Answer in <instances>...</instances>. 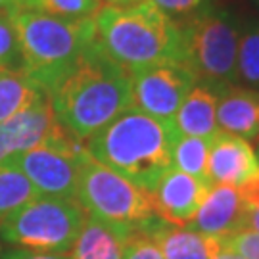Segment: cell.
Masks as SVG:
<instances>
[{
    "label": "cell",
    "instance_id": "1",
    "mask_svg": "<svg viewBox=\"0 0 259 259\" xmlns=\"http://www.w3.org/2000/svg\"><path fill=\"white\" fill-rule=\"evenodd\" d=\"M48 96L58 125L79 142L133 108L129 71L104 52L98 38Z\"/></svg>",
    "mask_w": 259,
    "mask_h": 259
},
{
    "label": "cell",
    "instance_id": "2",
    "mask_svg": "<svg viewBox=\"0 0 259 259\" xmlns=\"http://www.w3.org/2000/svg\"><path fill=\"white\" fill-rule=\"evenodd\" d=\"M175 139L173 125L129 108L93 135L84 146L98 163L150 192L171 169Z\"/></svg>",
    "mask_w": 259,
    "mask_h": 259
},
{
    "label": "cell",
    "instance_id": "3",
    "mask_svg": "<svg viewBox=\"0 0 259 259\" xmlns=\"http://www.w3.org/2000/svg\"><path fill=\"white\" fill-rule=\"evenodd\" d=\"M93 19L98 45L129 73L157 64H183L181 25L148 0L129 8L102 6Z\"/></svg>",
    "mask_w": 259,
    "mask_h": 259
},
{
    "label": "cell",
    "instance_id": "4",
    "mask_svg": "<svg viewBox=\"0 0 259 259\" xmlns=\"http://www.w3.org/2000/svg\"><path fill=\"white\" fill-rule=\"evenodd\" d=\"M29 79L50 94L96 40L94 19H65L38 12L8 10Z\"/></svg>",
    "mask_w": 259,
    "mask_h": 259
},
{
    "label": "cell",
    "instance_id": "5",
    "mask_svg": "<svg viewBox=\"0 0 259 259\" xmlns=\"http://www.w3.org/2000/svg\"><path fill=\"white\" fill-rule=\"evenodd\" d=\"M240 29L229 10L215 4L181 25L183 64L213 93L238 83Z\"/></svg>",
    "mask_w": 259,
    "mask_h": 259
},
{
    "label": "cell",
    "instance_id": "6",
    "mask_svg": "<svg viewBox=\"0 0 259 259\" xmlns=\"http://www.w3.org/2000/svg\"><path fill=\"white\" fill-rule=\"evenodd\" d=\"M75 200L87 215L127 232L131 238L148 234L159 219L152 209L148 190L133 185L91 156L81 167Z\"/></svg>",
    "mask_w": 259,
    "mask_h": 259
},
{
    "label": "cell",
    "instance_id": "7",
    "mask_svg": "<svg viewBox=\"0 0 259 259\" xmlns=\"http://www.w3.org/2000/svg\"><path fill=\"white\" fill-rule=\"evenodd\" d=\"M87 213L77 200L37 196L0 223V238L25 250L67 253Z\"/></svg>",
    "mask_w": 259,
    "mask_h": 259
},
{
    "label": "cell",
    "instance_id": "8",
    "mask_svg": "<svg viewBox=\"0 0 259 259\" xmlns=\"http://www.w3.org/2000/svg\"><path fill=\"white\" fill-rule=\"evenodd\" d=\"M87 157L89 152L84 142L73 139L56 123L42 144L16 156L6 165L19 169L35 186L38 196L75 200L79 173Z\"/></svg>",
    "mask_w": 259,
    "mask_h": 259
},
{
    "label": "cell",
    "instance_id": "9",
    "mask_svg": "<svg viewBox=\"0 0 259 259\" xmlns=\"http://www.w3.org/2000/svg\"><path fill=\"white\" fill-rule=\"evenodd\" d=\"M129 75L133 108L167 125H173L181 104L198 84L196 75L179 62L150 65Z\"/></svg>",
    "mask_w": 259,
    "mask_h": 259
},
{
    "label": "cell",
    "instance_id": "10",
    "mask_svg": "<svg viewBox=\"0 0 259 259\" xmlns=\"http://www.w3.org/2000/svg\"><path fill=\"white\" fill-rule=\"evenodd\" d=\"M209 188L211 183L186 175L171 167L161 175V179L148 194L152 209L159 219L177 227H185L186 223L192 221L196 211L200 209Z\"/></svg>",
    "mask_w": 259,
    "mask_h": 259
},
{
    "label": "cell",
    "instance_id": "11",
    "mask_svg": "<svg viewBox=\"0 0 259 259\" xmlns=\"http://www.w3.org/2000/svg\"><path fill=\"white\" fill-rule=\"evenodd\" d=\"M56 123L48 94H42L18 115L0 123V165H6L10 159L42 144L54 131Z\"/></svg>",
    "mask_w": 259,
    "mask_h": 259
},
{
    "label": "cell",
    "instance_id": "12",
    "mask_svg": "<svg viewBox=\"0 0 259 259\" xmlns=\"http://www.w3.org/2000/svg\"><path fill=\"white\" fill-rule=\"evenodd\" d=\"M259 173V157L248 140L217 131L209 139L207 179L211 185L240 186Z\"/></svg>",
    "mask_w": 259,
    "mask_h": 259
},
{
    "label": "cell",
    "instance_id": "13",
    "mask_svg": "<svg viewBox=\"0 0 259 259\" xmlns=\"http://www.w3.org/2000/svg\"><path fill=\"white\" fill-rule=\"evenodd\" d=\"M246 215L248 207L238 192V186L211 185L200 209L185 227L215 238H227L244 231Z\"/></svg>",
    "mask_w": 259,
    "mask_h": 259
},
{
    "label": "cell",
    "instance_id": "14",
    "mask_svg": "<svg viewBox=\"0 0 259 259\" xmlns=\"http://www.w3.org/2000/svg\"><path fill=\"white\" fill-rule=\"evenodd\" d=\"M146 236L154 240L163 259H217L225 251L223 238L177 227L163 219H157Z\"/></svg>",
    "mask_w": 259,
    "mask_h": 259
},
{
    "label": "cell",
    "instance_id": "15",
    "mask_svg": "<svg viewBox=\"0 0 259 259\" xmlns=\"http://www.w3.org/2000/svg\"><path fill=\"white\" fill-rule=\"evenodd\" d=\"M219 131L244 140H259V91L231 84L217 93Z\"/></svg>",
    "mask_w": 259,
    "mask_h": 259
},
{
    "label": "cell",
    "instance_id": "16",
    "mask_svg": "<svg viewBox=\"0 0 259 259\" xmlns=\"http://www.w3.org/2000/svg\"><path fill=\"white\" fill-rule=\"evenodd\" d=\"M173 129L177 135L211 139L219 131L217 125V93L209 87L198 83L190 94L181 104L173 119Z\"/></svg>",
    "mask_w": 259,
    "mask_h": 259
},
{
    "label": "cell",
    "instance_id": "17",
    "mask_svg": "<svg viewBox=\"0 0 259 259\" xmlns=\"http://www.w3.org/2000/svg\"><path fill=\"white\" fill-rule=\"evenodd\" d=\"M131 236L108 223L87 215L73 246V259H123Z\"/></svg>",
    "mask_w": 259,
    "mask_h": 259
},
{
    "label": "cell",
    "instance_id": "18",
    "mask_svg": "<svg viewBox=\"0 0 259 259\" xmlns=\"http://www.w3.org/2000/svg\"><path fill=\"white\" fill-rule=\"evenodd\" d=\"M42 94L47 93L25 73H0V123L18 115Z\"/></svg>",
    "mask_w": 259,
    "mask_h": 259
},
{
    "label": "cell",
    "instance_id": "19",
    "mask_svg": "<svg viewBox=\"0 0 259 259\" xmlns=\"http://www.w3.org/2000/svg\"><path fill=\"white\" fill-rule=\"evenodd\" d=\"M207 156H209V140L200 137L177 135L173 142L171 167L183 171L186 175L198 177L209 183L207 179Z\"/></svg>",
    "mask_w": 259,
    "mask_h": 259
},
{
    "label": "cell",
    "instance_id": "20",
    "mask_svg": "<svg viewBox=\"0 0 259 259\" xmlns=\"http://www.w3.org/2000/svg\"><path fill=\"white\" fill-rule=\"evenodd\" d=\"M102 6V0H14L12 10L38 12L65 19H93Z\"/></svg>",
    "mask_w": 259,
    "mask_h": 259
},
{
    "label": "cell",
    "instance_id": "21",
    "mask_svg": "<svg viewBox=\"0 0 259 259\" xmlns=\"http://www.w3.org/2000/svg\"><path fill=\"white\" fill-rule=\"evenodd\" d=\"M37 196L35 186L19 169L14 165H0V223Z\"/></svg>",
    "mask_w": 259,
    "mask_h": 259
},
{
    "label": "cell",
    "instance_id": "22",
    "mask_svg": "<svg viewBox=\"0 0 259 259\" xmlns=\"http://www.w3.org/2000/svg\"><path fill=\"white\" fill-rule=\"evenodd\" d=\"M238 81L248 89L259 91V19L248 21L240 29Z\"/></svg>",
    "mask_w": 259,
    "mask_h": 259
},
{
    "label": "cell",
    "instance_id": "23",
    "mask_svg": "<svg viewBox=\"0 0 259 259\" xmlns=\"http://www.w3.org/2000/svg\"><path fill=\"white\" fill-rule=\"evenodd\" d=\"M4 71H14V73L25 71L18 35L8 12H0V73Z\"/></svg>",
    "mask_w": 259,
    "mask_h": 259
},
{
    "label": "cell",
    "instance_id": "24",
    "mask_svg": "<svg viewBox=\"0 0 259 259\" xmlns=\"http://www.w3.org/2000/svg\"><path fill=\"white\" fill-rule=\"evenodd\" d=\"M159 12H163L167 18L175 23L183 25L188 19L196 18L205 10L213 6V0H148Z\"/></svg>",
    "mask_w": 259,
    "mask_h": 259
},
{
    "label": "cell",
    "instance_id": "25",
    "mask_svg": "<svg viewBox=\"0 0 259 259\" xmlns=\"http://www.w3.org/2000/svg\"><path fill=\"white\" fill-rule=\"evenodd\" d=\"M223 250L232 251L242 259H259V232L240 231L223 238Z\"/></svg>",
    "mask_w": 259,
    "mask_h": 259
},
{
    "label": "cell",
    "instance_id": "26",
    "mask_svg": "<svg viewBox=\"0 0 259 259\" xmlns=\"http://www.w3.org/2000/svg\"><path fill=\"white\" fill-rule=\"evenodd\" d=\"M123 259H163V255L152 238L146 234H135L125 244Z\"/></svg>",
    "mask_w": 259,
    "mask_h": 259
},
{
    "label": "cell",
    "instance_id": "27",
    "mask_svg": "<svg viewBox=\"0 0 259 259\" xmlns=\"http://www.w3.org/2000/svg\"><path fill=\"white\" fill-rule=\"evenodd\" d=\"M0 259H73L67 253H47V251H33L25 248H16V250H6Z\"/></svg>",
    "mask_w": 259,
    "mask_h": 259
},
{
    "label": "cell",
    "instance_id": "28",
    "mask_svg": "<svg viewBox=\"0 0 259 259\" xmlns=\"http://www.w3.org/2000/svg\"><path fill=\"white\" fill-rule=\"evenodd\" d=\"M244 231L259 232V205H257V207H251V209H248L246 221H244Z\"/></svg>",
    "mask_w": 259,
    "mask_h": 259
},
{
    "label": "cell",
    "instance_id": "29",
    "mask_svg": "<svg viewBox=\"0 0 259 259\" xmlns=\"http://www.w3.org/2000/svg\"><path fill=\"white\" fill-rule=\"evenodd\" d=\"M144 0H102L104 6H113V8H129V6H137Z\"/></svg>",
    "mask_w": 259,
    "mask_h": 259
},
{
    "label": "cell",
    "instance_id": "30",
    "mask_svg": "<svg viewBox=\"0 0 259 259\" xmlns=\"http://www.w3.org/2000/svg\"><path fill=\"white\" fill-rule=\"evenodd\" d=\"M14 6V0H0V12H8Z\"/></svg>",
    "mask_w": 259,
    "mask_h": 259
},
{
    "label": "cell",
    "instance_id": "31",
    "mask_svg": "<svg viewBox=\"0 0 259 259\" xmlns=\"http://www.w3.org/2000/svg\"><path fill=\"white\" fill-rule=\"evenodd\" d=\"M217 259H242V257L240 255H236V253H232V251H223Z\"/></svg>",
    "mask_w": 259,
    "mask_h": 259
},
{
    "label": "cell",
    "instance_id": "32",
    "mask_svg": "<svg viewBox=\"0 0 259 259\" xmlns=\"http://www.w3.org/2000/svg\"><path fill=\"white\" fill-rule=\"evenodd\" d=\"M255 4H257V8H259V0H255Z\"/></svg>",
    "mask_w": 259,
    "mask_h": 259
},
{
    "label": "cell",
    "instance_id": "33",
    "mask_svg": "<svg viewBox=\"0 0 259 259\" xmlns=\"http://www.w3.org/2000/svg\"><path fill=\"white\" fill-rule=\"evenodd\" d=\"M257 157H259V154H257Z\"/></svg>",
    "mask_w": 259,
    "mask_h": 259
}]
</instances>
